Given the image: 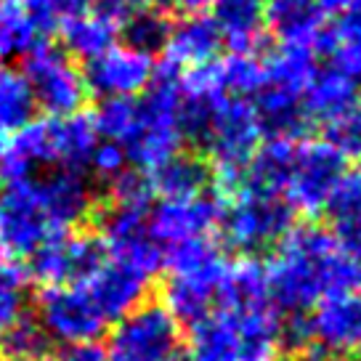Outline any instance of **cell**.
Returning a JSON list of instances; mask_svg holds the SVG:
<instances>
[{
	"label": "cell",
	"mask_w": 361,
	"mask_h": 361,
	"mask_svg": "<svg viewBox=\"0 0 361 361\" xmlns=\"http://www.w3.org/2000/svg\"><path fill=\"white\" fill-rule=\"evenodd\" d=\"M0 3H3V0H0Z\"/></svg>",
	"instance_id": "cell-53"
},
{
	"label": "cell",
	"mask_w": 361,
	"mask_h": 361,
	"mask_svg": "<svg viewBox=\"0 0 361 361\" xmlns=\"http://www.w3.org/2000/svg\"><path fill=\"white\" fill-rule=\"evenodd\" d=\"M59 27L54 0H3L0 3V59H27L48 45Z\"/></svg>",
	"instance_id": "cell-12"
},
{
	"label": "cell",
	"mask_w": 361,
	"mask_h": 361,
	"mask_svg": "<svg viewBox=\"0 0 361 361\" xmlns=\"http://www.w3.org/2000/svg\"><path fill=\"white\" fill-rule=\"evenodd\" d=\"M293 152L295 141L266 138L258 147V152L252 154V159L247 162V168H245L242 192L282 197L287 176H290V165H293Z\"/></svg>",
	"instance_id": "cell-25"
},
{
	"label": "cell",
	"mask_w": 361,
	"mask_h": 361,
	"mask_svg": "<svg viewBox=\"0 0 361 361\" xmlns=\"http://www.w3.org/2000/svg\"><path fill=\"white\" fill-rule=\"evenodd\" d=\"M252 106L258 114L263 138H284V141H300L305 138L311 120L305 117L303 96L293 90L276 88L263 82L252 96Z\"/></svg>",
	"instance_id": "cell-18"
},
{
	"label": "cell",
	"mask_w": 361,
	"mask_h": 361,
	"mask_svg": "<svg viewBox=\"0 0 361 361\" xmlns=\"http://www.w3.org/2000/svg\"><path fill=\"white\" fill-rule=\"evenodd\" d=\"M324 141L343 159H361V102L324 123Z\"/></svg>",
	"instance_id": "cell-39"
},
{
	"label": "cell",
	"mask_w": 361,
	"mask_h": 361,
	"mask_svg": "<svg viewBox=\"0 0 361 361\" xmlns=\"http://www.w3.org/2000/svg\"><path fill=\"white\" fill-rule=\"evenodd\" d=\"M27 282H30V276L19 266V260L0 258V338L24 314Z\"/></svg>",
	"instance_id": "cell-37"
},
{
	"label": "cell",
	"mask_w": 361,
	"mask_h": 361,
	"mask_svg": "<svg viewBox=\"0 0 361 361\" xmlns=\"http://www.w3.org/2000/svg\"><path fill=\"white\" fill-rule=\"evenodd\" d=\"M168 361H189V356H186L183 350H178V353H173V356H170Z\"/></svg>",
	"instance_id": "cell-49"
},
{
	"label": "cell",
	"mask_w": 361,
	"mask_h": 361,
	"mask_svg": "<svg viewBox=\"0 0 361 361\" xmlns=\"http://www.w3.org/2000/svg\"><path fill=\"white\" fill-rule=\"evenodd\" d=\"M40 327L51 343L75 345V343H96L109 322L104 319L99 305L93 303L85 284H59L43 287L37 295V316Z\"/></svg>",
	"instance_id": "cell-7"
},
{
	"label": "cell",
	"mask_w": 361,
	"mask_h": 361,
	"mask_svg": "<svg viewBox=\"0 0 361 361\" xmlns=\"http://www.w3.org/2000/svg\"><path fill=\"white\" fill-rule=\"evenodd\" d=\"M24 78L30 82L35 106H40L48 117H67L82 112L90 90L85 85L82 69L64 51L43 45L24 59Z\"/></svg>",
	"instance_id": "cell-6"
},
{
	"label": "cell",
	"mask_w": 361,
	"mask_h": 361,
	"mask_svg": "<svg viewBox=\"0 0 361 361\" xmlns=\"http://www.w3.org/2000/svg\"><path fill=\"white\" fill-rule=\"evenodd\" d=\"M224 202L215 194H200L192 200H159L149 207L147 231L157 245H176L183 239L210 237L221 224Z\"/></svg>",
	"instance_id": "cell-10"
},
{
	"label": "cell",
	"mask_w": 361,
	"mask_h": 361,
	"mask_svg": "<svg viewBox=\"0 0 361 361\" xmlns=\"http://www.w3.org/2000/svg\"><path fill=\"white\" fill-rule=\"evenodd\" d=\"M218 284L213 279H200V276H173L162 284V305L178 319L180 324H194L210 311H215V298H218Z\"/></svg>",
	"instance_id": "cell-30"
},
{
	"label": "cell",
	"mask_w": 361,
	"mask_h": 361,
	"mask_svg": "<svg viewBox=\"0 0 361 361\" xmlns=\"http://www.w3.org/2000/svg\"><path fill=\"white\" fill-rule=\"evenodd\" d=\"M59 35H61V45L64 54L80 61H93L102 54H106L109 48L117 45V35L120 30L109 24L106 19L96 16L93 11L78 13V16H67L59 22Z\"/></svg>",
	"instance_id": "cell-27"
},
{
	"label": "cell",
	"mask_w": 361,
	"mask_h": 361,
	"mask_svg": "<svg viewBox=\"0 0 361 361\" xmlns=\"http://www.w3.org/2000/svg\"><path fill=\"white\" fill-rule=\"evenodd\" d=\"M96 0H54V8L59 13V22L67 19V16H78V13L93 11Z\"/></svg>",
	"instance_id": "cell-45"
},
{
	"label": "cell",
	"mask_w": 361,
	"mask_h": 361,
	"mask_svg": "<svg viewBox=\"0 0 361 361\" xmlns=\"http://www.w3.org/2000/svg\"><path fill=\"white\" fill-rule=\"evenodd\" d=\"M316 64V51L305 45H279L274 48L269 56L263 59V82L276 85V88L293 90L303 96L305 85L311 82Z\"/></svg>",
	"instance_id": "cell-31"
},
{
	"label": "cell",
	"mask_w": 361,
	"mask_h": 361,
	"mask_svg": "<svg viewBox=\"0 0 361 361\" xmlns=\"http://www.w3.org/2000/svg\"><path fill=\"white\" fill-rule=\"evenodd\" d=\"M173 3L186 13H202L204 8H210L213 0H173Z\"/></svg>",
	"instance_id": "cell-47"
},
{
	"label": "cell",
	"mask_w": 361,
	"mask_h": 361,
	"mask_svg": "<svg viewBox=\"0 0 361 361\" xmlns=\"http://www.w3.org/2000/svg\"><path fill=\"white\" fill-rule=\"evenodd\" d=\"M356 353H359V356H361V343H359V348H356Z\"/></svg>",
	"instance_id": "cell-52"
},
{
	"label": "cell",
	"mask_w": 361,
	"mask_h": 361,
	"mask_svg": "<svg viewBox=\"0 0 361 361\" xmlns=\"http://www.w3.org/2000/svg\"><path fill=\"white\" fill-rule=\"evenodd\" d=\"M359 80H353L350 75L340 72L338 67H322L314 72L311 82L303 90V109L305 117L311 120V125L319 123L324 125L332 117L343 114L350 109L353 104H359L361 99Z\"/></svg>",
	"instance_id": "cell-20"
},
{
	"label": "cell",
	"mask_w": 361,
	"mask_h": 361,
	"mask_svg": "<svg viewBox=\"0 0 361 361\" xmlns=\"http://www.w3.org/2000/svg\"><path fill=\"white\" fill-rule=\"evenodd\" d=\"M359 170H361V168H359Z\"/></svg>",
	"instance_id": "cell-54"
},
{
	"label": "cell",
	"mask_w": 361,
	"mask_h": 361,
	"mask_svg": "<svg viewBox=\"0 0 361 361\" xmlns=\"http://www.w3.org/2000/svg\"><path fill=\"white\" fill-rule=\"evenodd\" d=\"M266 30L279 45L314 48L327 30V13L316 0H266Z\"/></svg>",
	"instance_id": "cell-17"
},
{
	"label": "cell",
	"mask_w": 361,
	"mask_h": 361,
	"mask_svg": "<svg viewBox=\"0 0 361 361\" xmlns=\"http://www.w3.org/2000/svg\"><path fill=\"white\" fill-rule=\"evenodd\" d=\"M149 207H125V204H112L99 213V239L106 250H114L130 242L135 237H144L147 231Z\"/></svg>",
	"instance_id": "cell-35"
},
{
	"label": "cell",
	"mask_w": 361,
	"mask_h": 361,
	"mask_svg": "<svg viewBox=\"0 0 361 361\" xmlns=\"http://www.w3.org/2000/svg\"><path fill=\"white\" fill-rule=\"evenodd\" d=\"M231 314L237 322L239 361H282V314L274 305Z\"/></svg>",
	"instance_id": "cell-21"
},
{
	"label": "cell",
	"mask_w": 361,
	"mask_h": 361,
	"mask_svg": "<svg viewBox=\"0 0 361 361\" xmlns=\"http://www.w3.org/2000/svg\"><path fill=\"white\" fill-rule=\"evenodd\" d=\"M35 99L22 69L0 67V133H16L35 120Z\"/></svg>",
	"instance_id": "cell-34"
},
{
	"label": "cell",
	"mask_w": 361,
	"mask_h": 361,
	"mask_svg": "<svg viewBox=\"0 0 361 361\" xmlns=\"http://www.w3.org/2000/svg\"><path fill=\"white\" fill-rule=\"evenodd\" d=\"M266 303H271L266 266L247 255H242L239 260H228L218 284L215 305L224 311H247Z\"/></svg>",
	"instance_id": "cell-23"
},
{
	"label": "cell",
	"mask_w": 361,
	"mask_h": 361,
	"mask_svg": "<svg viewBox=\"0 0 361 361\" xmlns=\"http://www.w3.org/2000/svg\"><path fill=\"white\" fill-rule=\"evenodd\" d=\"M293 226L295 210L284 197L242 192L224 202L218 231L226 247L252 258L276 247Z\"/></svg>",
	"instance_id": "cell-3"
},
{
	"label": "cell",
	"mask_w": 361,
	"mask_h": 361,
	"mask_svg": "<svg viewBox=\"0 0 361 361\" xmlns=\"http://www.w3.org/2000/svg\"><path fill=\"white\" fill-rule=\"evenodd\" d=\"M314 343L332 353L335 359L359 348L361 343V293L343 290V293L324 295L308 314Z\"/></svg>",
	"instance_id": "cell-13"
},
{
	"label": "cell",
	"mask_w": 361,
	"mask_h": 361,
	"mask_svg": "<svg viewBox=\"0 0 361 361\" xmlns=\"http://www.w3.org/2000/svg\"><path fill=\"white\" fill-rule=\"evenodd\" d=\"M88 168L93 170V176L102 180H114L125 168H128V157H125V149L114 141H99L93 154L88 159Z\"/></svg>",
	"instance_id": "cell-41"
},
{
	"label": "cell",
	"mask_w": 361,
	"mask_h": 361,
	"mask_svg": "<svg viewBox=\"0 0 361 361\" xmlns=\"http://www.w3.org/2000/svg\"><path fill=\"white\" fill-rule=\"evenodd\" d=\"M178 102H180V72L170 64L154 72L149 90L135 102V120L128 138L123 141L125 157L135 170L152 173L165 159L180 152L178 130Z\"/></svg>",
	"instance_id": "cell-2"
},
{
	"label": "cell",
	"mask_w": 361,
	"mask_h": 361,
	"mask_svg": "<svg viewBox=\"0 0 361 361\" xmlns=\"http://www.w3.org/2000/svg\"><path fill=\"white\" fill-rule=\"evenodd\" d=\"M189 361H239L237 322L231 311H210L189 324Z\"/></svg>",
	"instance_id": "cell-24"
},
{
	"label": "cell",
	"mask_w": 361,
	"mask_h": 361,
	"mask_svg": "<svg viewBox=\"0 0 361 361\" xmlns=\"http://www.w3.org/2000/svg\"><path fill=\"white\" fill-rule=\"evenodd\" d=\"M0 204H3L0 258H30L45 239L64 234V231H56L48 221L35 176L6 183V189L0 192Z\"/></svg>",
	"instance_id": "cell-8"
},
{
	"label": "cell",
	"mask_w": 361,
	"mask_h": 361,
	"mask_svg": "<svg viewBox=\"0 0 361 361\" xmlns=\"http://www.w3.org/2000/svg\"><path fill=\"white\" fill-rule=\"evenodd\" d=\"M109 197L112 204H125V207H152V180L149 173L135 168H125L114 180H109Z\"/></svg>",
	"instance_id": "cell-40"
},
{
	"label": "cell",
	"mask_w": 361,
	"mask_h": 361,
	"mask_svg": "<svg viewBox=\"0 0 361 361\" xmlns=\"http://www.w3.org/2000/svg\"><path fill=\"white\" fill-rule=\"evenodd\" d=\"M224 37L207 13H186L183 19L173 22L170 37L165 45V64L178 72L200 69L213 64L221 54Z\"/></svg>",
	"instance_id": "cell-16"
},
{
	"label": "cell",
	"mask_w": 361,
	"mask_h": 361,
	"mask_svg": "<svg viewBox=\"0 0 361 361\" xmlns=\"http://www.w3.org/2000/svg\"><path fill=\"white\" fill-rule=\"evenodd\" d=\"M135 6H154V8H162L165 3H170V0H133Z\"/></svg>",
	"instance_id": "cell-48"
},
{
	"label": "cell",
	"mask_w": 361,
	"mask_h": 361,
	"mask_svg": "<svg viewBox=\"0 0 361 361\" xmlns=\"http://www.w3.org/2000/svg\"><path fill=\"white\" fill-rule=\"evenodd\" d=\"M96 133L104 141H114L123 147L135 120V99H102L96 112L90 114Z\"/></svg>",
	"instance_id": "cell-38"
},
{
	"label": "cell",
	"mask_w": 361,
	"mask_h": 361,
	"mask_svg": "<svg viewBox=\"0 0 361 361\" xmlns=\"http://www.w3.org/2000/svg\"><path fill=\"white\" fill-rule=\"evenodd\" d=\"M106 260V247L96 234L64 231L45 239L30 255L27 276L43 287L85 282L93 271Z\"/></svg>",
	"instance_id": "cell-9"
},
{
	"label": "cell",
	"mask_w": 361,
	"mask_h": 361,
	"mask_svg": "<svg viewBox=\"0 0 361 361\" xmlns=\"http://www.w3.org/2000/svg\"><path fill=\"white\" fill-rule=\"evenodd\" d=\"M269 300L279 314L311 311L324 295L356 290L361 263L338 247L332 231L316 224L293 226L266 263Z\"/></svg>",
	"instance_id": "cell-1"
},
{
	"label": "cell",
	"mask_w": 361,
	"mask_h": 361,
	"mask_svg": "<svg viewBox=\"0 0 361 361\" xmlns=\"http://www.w3.org/2000/svg\"><path fill=\"white\" fill-rule=\"evenodd\" d=\"M263 59L258 54H228L210 64V80L221 96L252 99L263 85Z\"/></svg>",
	"instance_id": "cell-32"
},
{
	"label": "cell",
	"mask_w": 361,
	"mask_h": 361,
	"mask_svg": "<svg viewBox=\"0 0 361 361\" xmlns=\"http://www.w3.org/2000/svg\"><path fill=\"white\" fill-rule=\"evenodd\" d=\"M226 266L228 260L213 237L176 242L162 258V269H168V274L173 276H200V279H213V282H221Z\"/></svg>",
	"instance_id": "cell-28"
},
{
	"label": "cell",
	"mask_w": 361,
	"mask_h": 361,
	"mask_svg": "<svg viewBox=\"0 0 361 361\" xmlns=\"http://www.w3.org/2000/svg\"><path fill=\"white\" fill-rule=\"evenodd\" d=\"M0 348L6 359H40V356H48L51 338L45 335V329L35 316L22 314L0 338Z\"/></svg>",
	"instance_id": "cell-36"
},
{
	"label": "cell",
	"mask_w": 361,
	"mask_h": 361,
	"mask_svg": "<svg viewBox=\"0 0 361 361\" xmlns=\"http://www.w3.org/2000/svg\"><path fill=\"white\" fill-rule=\"evenodd\" d=\"M54 135V165L67 170H85L96 144L102 141L88 112L51 117Z\"/></svg>",
	"instance_id": "cell-26"
},
{
	"label": "cell",
	"mask_w": 361,
	"mask_h": 361,
	"mask_svg": "<svg viewBox=\"0 0 361 361\" xmlns=\"http://www.w3.org/2000/svg\"><path fill=\"white\" fill-rule=\"evenodd\" d=\"M56 361H106V353L99 343H75L59 350Z\"/></svg>",
	"instance_id": "cell-44"
},
{
	"label": "cell",
	"mask_w": 361,
	"mask_h": 361,
	"mask_svg": "<svg viewBox=\"0 0 361 361\" xmlns=\"http://www.w3.org/2000/svg\"><path fill=\"white\" fill-rule=\"evenodd\" d=\"M322 8H324V13H343L348 11V8H353L359 0H316Z\"/></svg>",
	"instance_id": "cell-46"
},
{
	"label": "cell",
	"mask_w": 361,
	"mask_h": 361,
	"mask_svg": "<svg viewBox=\"0 0 361 361\" xmlns=\"http://www.w3.org/2000/svg\"><path fill=\"white\" fill-rule=\"evenodd\" d=\"M180 350V322L162 303L144 300L112 322L106 361H168Z\"/></svg>",
	"instance_id": "cell-4"
},
{
	"label": "cell",
	"mask_w": 361,
	"mask_h": 361,
	"mask_svg": "<svg viewBox=\"0 0 361 361\" xmlns=\"http://www.w3.org/2000/svg\"><path fill=\"white\" fill-rule=\"evenodd\" d=\"M0 239H3V204H0Z\"/></svg>",
	"instance_id": "cell-51"
},
{
	"label": "cell",
	"mask_w": 361,
	"mask_h": 361,
	"mask_svg": "<svg viewBox=\"0 0 361 361\" xmlns=\"http://www.w3.org/2000/svg\"><path fill=\"white\" fill-rule=\"evenodd\" d=\"M80 284H85L93 303L99 305L104 319L112 324L120 316H125L128 311H133L135 305H141L147 300L152 276L141 274L125 260L106 255L102 266Z\"/></svg>",
	"instance_id": "cell-14"
},
{
	"label": "cell",
	"mask_w": 361,
	"mask_h": 361,
	"mask_svg": "<svg viewBox=\"0 0 361 361\" xmlns=\"http://www.w3.org/2000/svg\"><path fill=\"white\" fill-rule=\"evenodd\" d=\"M6 361H48V356H40V359H6Z\"/></svg>",
	"instance_id": "cell-50"
},
{
	"label": "cell",
	"mask_w": 361,
	"mask_h": 361,
	"mask_svg": "<svg viewBox=\"0 0 361 361\" xmlns=\"http://www.w3.org/2000/svg\"><path fill=\"white\" fill-rule=\"evenodd\" d=\"M37 189L45 215L56 231H72V226L85 221L93 210L96 194L90 189V180L82 176V170L56 168L54 173L37 178Z\"/></svg>",
	"instance_id": "cell-15"
},
{
	"label": "cell",
	"mask_w": 361,
	"mask_h": 361,
	"mask_svg": "<svg viewBox=\"0 0 361 361\" xmlns=\"http://www.w3.org/2000/svg\"><path fill=\"white\" fill-rule=\"evenodd\" d=\"M170 27H173V19L165 13V8L141 6L125 19V24L120 27V35H123L128 48L154 59V54H162L165 45H168Z\"/></svg>",
	"instance_id": "cell-33"
},
{
	"label": "cell",
	"mask_w": 361,
	"mask_h": 361,
	"mask_svg": "<svg viewBox=\"0 0 361 361\" xmlns=\"http://www.w3.org/2000/svg\"><path fill=\"white\" fill-rule=\"evenodd\" d=\"M348 173V159H343L324 138L295 141L293 165L284 183V200L305 218L327 213L329 200L343 176Z\"/></svg>",
	"instance_id": "cell-5"
},
{
	"label": "cell",
	"mask_w": 361,
	"mask_h": 361,
	"mask_svg": "<svg viewBox=\"0 0 361 361\" xmlns=\"http://www.w3.org/2000/svg\"><path fill=\"white\" fill-rule=\"evenodd\" d=\"M138 6H135L133 0H96V6H93V13L96 16H102L106 19L109 24H114L117 30L125 24V19L135 11Z\"/></svg>",
	"instance_id": "cell-43"
},
{
	"label": "cell",
	"mask_w": 361,
	"mask_h": 361,
	"mask_svg": "<svg viewBox=\"0 0 361 361\" xmlns=\"http://www.w3.org/2000/svg\"><path fill=\"white\" fill-rule=\"evenodd\" d=\"M149 180H152V192L159 194L162 200H192L210 189L213 170L210 162L200 154L178 152L152 170Z\"/></svg>",
	"instance_id": "cell-22"
},
{
	"label": "cell",
	"mask_w": 361,
	"mask_h": 361,
	"mask_svg": "<svg viewBox=\"0 0 361 361\" xmlns=\"http://www.w3.org/2000/svg\"><path fill=\"white\" fill-rule=\"evenodd\" d=\"M210 19L231 54H258L266 30V0H213Z\"/></svg>",
	"instance_id": "cell-19"
},
{
	"label": "cell",
	"mask_w": 361,
	"mask_h": 361,
	"mask_svg": "<svg viewBox=\"0 0 361 361\" xmlns=\"http://www.w3.org/2000/svg\"><path fill=\"white\" fill-rule=\"evenodd\" d=\"M316 54H327L332 67L361 80V0L353 8L338 13V22L327 27L316 43Z\"/></svg>",
	"instance_id": "cell-29"
},
{
	"label": "cell",
	"mask_w": 361,
	"mask_h": 361,
	"mask_svg": "<svg viewBox=\"0 0 361 361\" xmlns=\"http://www.w3.org/2000/svg\"><path fill=\"white\" fill-rule=\"evenodd\" d=\"M154 59L128 45H114L85 67V85L102 99H135L154 80Z\"/></svg>",
	"instance_id": "cell-11"
},
{
	"label": "cell",
	"mask_w": 361,
	"mask_h": 361,
	"mask_svg": "<svg viewBox=\"0 0 361 361\" xmlns=\"http://www.w3.org/2000/svg\"><path fill=\"white\" fill-rule=\"evenodd\" d=\"M311 343H314V335H311L308 311L284 314L282 316V348L295 353V356H300Z\"/></svg>",
	"instance_id": "cell-42"
}]
</instances>
